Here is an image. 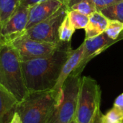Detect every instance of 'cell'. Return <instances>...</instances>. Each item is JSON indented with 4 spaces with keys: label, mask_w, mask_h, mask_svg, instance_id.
<instances>
[{
    "label": "cell",
    "mask_w": 123,
    "mask_h": 123,
    "mask_svg": "<svg viewBox=\"0 0 123 123\" xmlns=\"http://www.w3.org/2000/svg\"><path fill=\"white\" fill-rule=\"evenodd\" d=\"M110 19L102 12L97 11L89 17V22L85 27V39H89L104 33L109 25Z\"/></svg>",
    "instance_id": "obj_13"
},
{
    "label": "cell",
    "mask_w": 123,
    "mask_h": 123,
    "mask_svg": "<svg viewBox=\"0 0 123 123\" xmlns=\"http://www.w3.org/2000/svg\"><path fill=\"white\" fill-rule=\"evenodd\" d=\"M30 8L19 4L14 13L0 27L1 43H9L25 34L29 19Z\"/></svg>",
    "instance_id": "obj_8"
},
{
    "label": "cell",
    "mask_w": 123,
    "mask_h": 123,
    "mask_svg": "<svg viewBox=\"0 0 123 123\" xmlns=\"http://www.w3.org/2000/svg\"><path fill=\"white\" fill-rule=\"evenodd\" d=\"M102 114L101 113V111L99 110L97 115H96V117H95V120H94V123H102Z\"/></svg>",
    "instance_id": "obj_25"
},
{
    "label": "cell",
    "mask_w": 123,
    "mask_h": 123,
    "mask_svg": "<svg viewBox=\"0 0 123 123\" xmlns=\"http://www.w3.org/2000/svg\"><path fill=\"white\" fill-rule=\"evenodd\" d=\"M2 45V43H1V37H0V47H1V45Z\"/></svg>",
    "instance_id": "obj_28"
},
{
    "label": "cell",
    "mask_w": 123,
    "mask_h": 123,
    "mask_svg": "<svg viewBox=\"0 0 123 123\" xmlns=\"http://www.w3.org/2000/svg\"><path fill=\"white\" fill-rule=\"evenodd\" d=\"M18 104L16 98L0 85V123H9Z\"/></svg>",
    "instance_id": "obj_12"
},
{
    "label": "cell",
    "mask_w": 123,
    "mask_h": 123,
    "mask_svg": "<svg viewBox=\"0 0 123 123\" xmlns=\"http://www.w3.org/2000/svg\"><path fill=\"white\" fill-rule=\"evenodd\" d=\"M68 9L79 12L89 17L94 12L97 11L96 6L92 3L86 0H82V1L76 2L75 4L71 5L68 7Z\"/></svg>",
    "instance_id": "obj_18"
},
{
    "label": "cell",
    "mask_w": 123,
    "mask_h": 123,
    "mask_svg": "<svg viewBox=\"0 0 123 123\" xmlns=\"http://www.w3.org/2000/svg\"><path fill=\"white\" fill-rule=\"evenodd\" d=\"M9 123H22L21 120H20V118H19V116L17 112H14V115H13V117H12V118Z\"/></svg>",
    "instance_id": "obj_24"
},
{
    "label": "cell",
    "mask_w": 123,
    "mask_h": 123,
    "mask_svg": "<svg viewBox=\"0 0 123 123\" xmlns=\"http://www.w3.org/2000/svg\"><path fill=\"white\" fill-rule=\"evenodd\" d=\"M71 50V42H60L52 54L22 62L24 79L28 92L53 89Z\"/></svg>",
    "instance_id": "obj_1"
},
{
    "label": "cell",
    "mask_w": 123,
    "mask_h": 123,
    "mask_svg": "<svg viewBox=\"0 0 123 123\" xmlns=\"http://www.w3.org/2000/svg\"><path fill=\"white\" fill-rule=\"evenodd\" d=\"M47 0H20V4L23 6H27V7H31L38 3L45 1ZM66 1H67L69 4V1L70 0H65Z\"/></svg>",
    "instance_id": "obj_23"
},
{
    "label": "cell",
    "mask_w": 123,
    "mask_h": 123,
    "mask_svg": "<svg viewBox=\"0 0 123 123\" xmlns=\"http://www.w3.org/2000/svg\"><path fill=\"white\" fill-rule=\"evenodd\" d=\"M68 13V12H67ZM75 28L71 23L68 15L64 17L58 30V38L60 42H71L75 32Z\"/></svg>",
    "instance_id": "obj_15"
},
{
    "label": "cell",
    "mask_w": 123,
    "mask_h": 123,
    "mask_svg": "<svg viewBox=\"0 0 123 123\" xmlns=\"http://www.w3.org/2000/svg\"><path fill=\"white\" fill-rule=\"evenodd\" d=\"M83 49H84V43H82L78 48L75 50L72 49L68 58H67L66 61L65 62L61 69L57 83L55 87L53 88V89L55 90L56 92H61L62 90V87L64 84V82L79 65L81 58Z\"/></svg>",
    "instance_id": "obj_11"
},
{
    "label": "cell",
    "mask_w": 123,
    "mask_h": 123,
    "mask_svg": "<svg viewBox=\"0 0 123 123\" xmlns=\"http://www.w3.org/2000/svg\"><path fill=\"white\" fill-rule=\"evenodd\" d=\"M69 123H76V120H75V118H74V119H73Z\"/></svg>",
    "instance_id": "obj_27"
},
{
    "label": "cell",
    "mask_w": 123,
    "mask_h": 123,
    "mask_svg": "<svg viewBox=\"0 0 123 123\" xmlns=\"http://www.w3.org/2000/svg\"><path fill=\"white\" fill-rule=\"evenodd\" d=\"M101 89L89 76L81 77L78 104L75 114L76 123H94L100 109Z\"/></svg>",
    "instance_id": "obj_4"
},
{
    "label": "cell",
    "mask_w": 123,
    "mask_h": 123,
    "mask_svg": "<svg viewBox=\"0 0 123 123\" xmlns=\"http://www.w3.org/2000/svg\"><path fill=\"white\" fill-rule=\"evenodd\" d=\"M62 98V90L28 92L18 104L16 112L22 123H48Z\"/></svg>",
    "instance_id": "obj_2"
},
{
    "label": "cell",
    "mask_w": 123,
    "mask_h": 123,
    "mask_svg": "<svg viewBox=\"0 0 123 123\" xmlns=\"http://www.w3.org/2000/svg\"><path fill=\"white\" fill-rule=\"evenodd\" d=\"M67 15L75 30L85 29L89 22V16L84 15L79 12L68 9Z\"/></svg>",
    "instance_id": "obj_17"
},
{
    "label": "cell",
    "mask_w": 123,
    "mask_h": 123,
    "mask_svg": "<svg viewBox=\"0 0 123 123\" xmlns=\"http://www.w3.org/2000/svg\"><path fill=\"white\" fill-rule=\"evenodd\" d=\"M123 123V121H121V122H119V123Z\"/></svg>",
    "instance_id": "obj_29"
},
{
    "label": "cell",
    "mask_w": 123,
    "mask_h": 123,
    "mask_svg": "<svg viewBox=\"0 0 123 123\" xmlns=\"http://www.w3.org/2000/svg\"><path fill=\"white\" fill-rule=\"evenodd\" d=\"M83 43L84 49L81 61L77 67L71 73L72 74L81 75L86 64L92 58L115 44L114 41L110 39L105 32L92 38L85 39Z\"/></svg>",
    "instance_id": "obj_9"
},
{
    "label": "cell",
    "mask_w": 123,
    "mask_h": 123,
    "mask_svg": "<svg viewBox=\"0 0 123 123\" xmlns=\"http://www.w3.org/2000/svg\"><path fill=\"white\" fill-rule=\"evenodd\" d=\"M68 11V6L63 5L53 15L27 30L25 35L36 40L58 44L59 27Z\"/></svg>",
    "instance_id": "obj_6"
},
{
    "label": "cell",
    "mask_w": 123,
    "mask_h": 123,
    "mask_svg": "<svg viewBox=\"0 0 123 123\" xmlns=\"http://www.w3.org/2000/svg\"><path fill=\"white\" fill-rule=\"evenodd\" d=\"M9 43L14 48L22 62L37 59L52 54L58 44L36 40L25 34L14 39Z\"/></svg>",
    "instance_id": "obj_7"
},
{
    "label": "cell",
    "mask_w": 123,
    "mask_h": 123,
    "mask_svg": "<svg viewBox=\"0 0 123 123\" xmlns=\"http://www.w3.org/2000/svg\"><path fill=\"white\" fill-rule=\"evenodd\" d=\"M20 0H0V27L14 13Z\"/></svg>",
    "instance_id": "obj_14"
},
{
    "label": "cell",
    "mask_w": 123,
    "mask_h": 123,
    "mask_svg": "<svg viewBox=\"0 0 123 123\" xmlns=\"http://www.w3.org/2000/svg\"><path fill=\"white\" fill-rule=\"evenodd\" d=\"M81 81V75L71 74L67 78L62 87V100L48 123H69L75 117Z\"/></svg>",
    "instance_id": "obj_5"
},
{
    "label": "cell",
    "mask_w": 123,
    "mask_h": 123,
    "mask_svg": "<svg viewBox=\"0 0 123 123\" xmlns=\"http://www.w3.org/2000/svg\"><path fill=\"white\" fill-rule=\"evenodd\" d=\"M123 31V22L118 20L110 19L109 25L105 30V34L116 43V40Z\"/></svg>",
    "instance_id": "obj_19"
},
{
    "label": "cell",
    "mask_w": 123,
    "mask_h": 123,
    "mask_svg": "<svg viewBox=\"0 0 123 123\" xmlns=\"http://www.w3.org/2000/svg\"><path fill=\"white\" fill-rule=\"evenodd\" d=\"M101 12L110 19L123 22V0L107 6Z\"/></svg>",
    "instance_id": "obj_16"
},
{
    "label": "cell",
    "mask_w": 123,
    "mask_h": 123,
    "mask_svg": "<svg viewBox=\"0 0 123 123\" xmlns=\"http://www.w3.org/2000/svg\"><path fill=\"white\" fill-rule=\"evenodd\" d=\"M79 1H82V0H70L68 7L71 5L75 4L76 2ZM86 1H90L91 3H92L96 6L97 11L101 12L102 9L107 8V6H109L119 1H121V0H86Z\"/></svg>",
    "instance_id": "obj_21"
},
{
    "label": "cell",
    "mask_w": 123,
    "mask_h": 123,
    "mask_svg": "<svg viewBox=\"0 0 123 123\" xmlns=\"http://www.w3.org/2000/svg\"><path fill=\"white\" fill-rule=\"evenodd\" d=\"M123 120V116L115 108L110 110L106 115H102L103 123H117Z\"/></svg>",
    "instance_id": "obj_20"
},
{
    "label": "cell",
    "mask_w": 123,
    "mask_h": 123,
    "mask_svg": "<svg viewBox=\"0 0 123 123\" xmlns=\"http://www.w3.org/2000/svg\"><path fill=\"white\" fill-rule=\"evenodd\" d=\"M123 39V31L122 32V33L120 35V36H119V37L117 38V40H116V43H117V42H118V41H120V40H122Z\"/></svg>",
    "instance_id": "obj_26"
},
{
    "label": "cell",
    "mask_w": 123,
    "mask_h": 123,
    "mask_svg": "<svg viewBox=\"0 0 123 123\" xmlns=\"http://www.w3.org/2000/svg\"><path fill=\"white\" fill-rule=\"evenodd\" d=\"M114 108L117 110L123 116V93L115 99L114 102Z\"/></svg>",
    "instance_id": "obj_22"
},
{
    "label": "cell",
    "mask_w": 123,
    "mask_h": 123,
    "mask_svg": "<svg viewBox=\"0 0 123 123\" xmlns=\"http://www.w3.org/2000/svg\"><path fill=\"white\" fill-rule=\"evenodd\" d=\"M63 5L68 6V3L65 0H47L31 6L27 30L53 15Z\"/></svg>",
    "instance_id": "obj_10"
},
{
    "label": "cell",
    "mask_w": 123,
    "mask_h": 123,
    "mask_svg": "<svg viewBox=\"0 0 123 123\" xmlns=\"http://www.w3.org/2000/svg\"><path fill=\"white\" fill-rule=\"evenodd\" d=\"M0 85L12 94L19 103L27 95L22 61L10 43L0 47Z\"/></svg>",
    "instance_id": "obj_3"
}]
</instances>
